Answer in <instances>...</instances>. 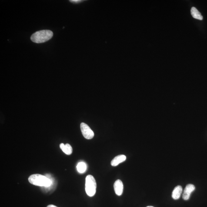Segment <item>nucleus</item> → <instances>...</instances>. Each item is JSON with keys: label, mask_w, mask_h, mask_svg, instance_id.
<instances>
[{"label": "nucleus", "mask_w": 207, "mask_h": 207, "mask_svg": "<svg viewBox=\"0 0 207 207\" xmlns=\"http://www.w3.org/2000/svg\"><path fill=\"white\" fill-rule=\"evenodd\" d=\"M60 148L63 152L67 155H71L72 153L73 148L69 144H64L61 143L60 145Z\"/></svg>", "instance_id": "9"}, {"label": "nucleus", "mask_w": 207, "mask_h": 207, "mask_svg": "<svg viewBox=\"0 0 207 207\" xmlns=\"http://www.w3.org/2000/svg\"><path fill=\"white\" fill-rule=\"evenodd\" d=\"M191 15L194 18L196 19L202 20L203 19V17L201 15L200 13L195 7H192L191 10Z\"/></svg>", "instance_id": "10"}, {"label": "nucleus", "mask_w": 207, "mask_h": 207, "mask_svg": "<svg viewBox=\"0 0 207 207\" xmlns=\"http://www.w3.org/2000/svg\"><path fill=\"white\" fill-rule=\"evenodd\" d=\"M183 191L182 187L180 186H178L174 188L173 191L172 197L174 199H178L181 196Z\"/></svg>", "instance_id": "8"}, {"label": "nucleus", "mask_w": 207, "mask_h": 207, "mask_svg": "<svg viewBox=\"0 0 207 207\" xmlns=\"http://www.w3.org/2000/svg\"><path fill=\"white\" fill-rule=\"evenodd\" d=\"M195 186L192 184H189L186 186L183 194L182 197L185 200H188L189 199L191 194L195 190Z\"/></svg>", "instance_id": "5"}, {"label": "nucleus", "mask_w": 207, "mask_h": 207, "mask_svg": "<svg viewBox=\"0 0 207 207\" xmlns=\"http://www.w3.org/2000/svg\"><path fill=\"white\" fill-rule=\"evenodd\" d=\"M147 207H153V206H147Z\"/></svg>", "instance_id": "14"}, {"label": "nucleus", "mask_w": 207, "mask_h": 207, "mask_svg": "<svg viewBox=\"0 0 207 207\" xmlns=\"http://www.w3.org/2000/svg\"><path fill=\"white\" fill-rule=\"evenodd\" d=\"M96 183L92 176L88 175L86 178L85 190L87 195L92 197L96 192Z\"/></svg>", "instance_id": "3"}, {"label": "nucleus", "mask_w": 207, "mask_h": 207, "mask_svg": "<svg viewBox=\"0 0 207 207\" xmlns=\"http://www.w3.org/2000/svg\"><path fill=\"white\" fill-rule=\"evenodd\" d=\"M53 35V32L50 30H41L33 34L31 39L33 42L35 43H43L51 39Z\"/></svg>", "instance_id": "1"}, {"label": "nucleus", "mask_w": 207, "mask_h": 207, "mask_svg": "<svg viewBox=\"0 0 207 207\" xmlns=\"http://www.w3.org/2000/svg\"><path fill=\"white\" fill-rule=\"evenodd\" d=\"M114 188L115 193L117 195L121 196L122 195L124 186L121 180H118L115 181L114 183Z\"/></svg>", "instance_id": "6"}, {"label": "nucleus", "mask_w": 207, "mask_h": 207, "mask_svg": "<svg viewBox=\"0 0 207 207\" xmlns=\"http://www.w3.org/2000/svg\"><path fill=\"white\" fill-rule=\"evenodd\" d=\"M76 167L77 170L79 173H83L86 171L87 166L85 162H80L78 163Z\"/></svg>", "instance_id": "11"}, {"label": "nucleus", "mask_w": 207, "mask_h": 207, "mask_svg": "<svg viewBox=\"0 0 207 207\" xmlns=\"http://www.w3.org/2000/svg\"><path fill=\"white\" fill-rule=\"evenodd\" d=\"M81 132L84 137L87 139H91L94 136V133L90 127L85 123H82L80 125Z\"/></svg>", "instance_id": "4"}, {"label": "nucleus", "mask_w": 207, "mask_h": 207, "mask_svg": "<svg viewBox=\"0 0 207 207\" xmlns=\"http://www.w3.org/2000/svg\"><path fill=\"white\" fill-rule=\"evenodd\" d=\"M47 207H58L55 206V205H48V206H47Z\"/></svg>", "instance_id": "13"}, {"label": "nucleus", "mask_w": 207, "mask_h": 207, "mask_svg": "<svg viewBox=\"0 0 207 207\" xmlns=\"http://www.w3.org/2000/svg\"><path fill=\"white\" fill-rule=\"evenodd\" d=\"M126 157L125 155H121L115 157L111 162V165L112 166L115 167L118 164L124 162L126 160Z\"/></svg>", "instance_id": "7"}, {"label": "nucleus", "mask_w": 207, "mask_h": 207, "mask_svg": "<svg viewBox=\"0 0 207 207\" xmlns=\"http://www.w3.org/2000/svg\"><path fill=\"white\" fill-rule=\"evenodd\" d=\"M28 181L32 185L37 186L48 187L51 185L52 182L51 180L45 176L40 174H34L29 176Z\"/></svg>", "instance_id": "2"}, {"label": "nucleus", "mask_w": 207, "mask_h": 207, "mask_svg": "<svg viewBox=\"0 0 207 207\" xmlns=\"http://www.w3.org/2000/svg\"><path fill=\"white\" fill-rule=\"evenodd\" d=\"M70 2L73 3H79L82 2V1L80 0H72V1H70Z\"/></svg>", "instance_id": "12"}]
</instances>
